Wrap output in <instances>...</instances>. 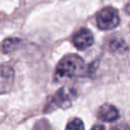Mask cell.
<instances>
[{
  "mask_svg": "<svg viewBox=\"0 0 130 130\" xmlns=\"http://www.w3.org/2000/svg\"><path fill=\"white\" fill-rule=\"evenodd\" d=\"M86 74V67L83 59L76 54L65 55L57 64L54 79L60 81L67 78L81 77Z\"/></svg>",
  "mask_w": 130,
  "mask_h": 130,
  "instance_id": "6da1fadb",
  "label": "cell"
},
{
  "mask_svg": "<svg viewBox=\"0 0 130 130\" xmlns=\"http://www.w3.org/2000/svg\"><path fill=\"white\" fill-rule=\"evenodd\" d=\"M76 96L77 92L73 87L63 86L48 99L44 108V113H52L58 109L65 110L71 107Z\"/></svg>",
  "mask_w": 130,
  "mask_h": 130,
  "instance_id": "7a4b0ae2",
  "label": "cell"
},
{
  "mask_svg": "<svg viewBox=\"0 0 130 130\" xmlns=\"http://www.w3.org/2000/svg\"><path fill=\"white\" fill-rule=\"evenodd\" d=\"M120 23L119 12L112 6L102 8L96 14V25L102 30H110L117 27Z\"/></svg>",
  "mask_w": 130,
  "mask_h": 130,
  "instance_id": "3957f363",
  "label": "cell"
},
{
  "mask_svg": "<svg viewBox=\"0 0 130 130\" xmlns=\"http://www.w3.org/2000/svg\"><path fill=\"white\" fill-rule=\"evenodd\" d=\"M15 80V72L11 66L0 65V94L9 92Z\"/></svg>",
  "mask_w": 130,
  "mask_h": 130,
  "instance_id": "277c9868",
  "label": "cell"
},
{
  "mask_svg": "<svg viewBox=\"0 0 130 130\" xmlns=\"http://www.w3.org/2000/svg\"><path fill=\"white\" fill-rule=\"evenodd\" d=\"M94 42L92 32L85 27L77 30L72 37V44L78 50H85L90 47Z\"/></svg>",
  "mask_w": 130,
  "mask_h": 130,
  "instance_id": "5b68a950",
  "label": "cell"
},
{
  "mask_svg": "<svg viewBox=\"0 0 130 130\" xmlns=\"http://www.w3.org/2000/svg\"><path fill=\"white\" fill-rule=\"evenodd\" d=\"M96 115L101 121L114 122L119 118V111L112 104H104L99 108Z\"/></svg>",
  "mask_w": 130,
  "mask_h": 130,
  "instance_id": "8992f818",
  "label": "cell"
},
{
  "mask_svg": "<svg viewBox=\"0 0 130 130\" xmlns=\"http://www.w3.org/2000/svg\"><path fill=\"white\" fill-rule=\"evenodd\" d=\"M22 45V40L15 37H9L4 39L0 44V52L2 54H10L16 51Z\"/></svg>",
  "mask_w": 130,
  "mask_h": 130,
  "instance_id": "52a82bcc",
  "label": "cell"
},
{
  "mask_svg": "<svg viewBox=\"0 0 130 130\" xmlns=\"http://www.w3.org/2000/svg\"><path fill=\"white\" fill-rule=\"evenodd\" d=\"M109 49L114 55H125L128 52V45L126 41L122 38H114L109 43Z\"/></svg>",
  "mask_w": 130,
  "mask_h": 130,
  "instance_id": "ba28073f",
  "label": "cell"
},
{
  "mask_svg": "<svg viewBox=\"0 0 130 130\" xmlns=\"http://www.w3.org/2000/svg\"><path fill=\"white\" fill-rule=\"evenodd\" d=\"M65 130H84V124L80 118H73L67 123Z\"/></svg>",
  "mask_w": 130,
  "mask_h": 130,
  "instance_id": "9c48e42d",
  "label": "cell"
},
{
  "mask_svg": "<svg viewBox=\"0 0 130 130\" xmlns=\"http://www.w3.org/2000/svg\"><path fill=\"white\" fill-rule=\"evenodd\" d=\"M110 130H130V125L126 123H119L112 126Z\"/></svg>",
  "mask_w": 130,
  "mask_h": 130,
  "instance_id": "30bf717a",
  "label": "cell"
},
{
  "mask_svg": "<svg viewBox=\"0 0 130 130\" xmlns=\"http://www.w3.org/2000/svg\"><path fill=\"white\" fill-rule=\"evenodd\" d=\"M90 130H106V129H105V127H104L103 125H101V124H95V125H93V126L91 127Z\"/></svg>",
  "mask_w": 130,
  "mask_h": 130,
  "instance_id": "8fae6325",
  "label": "cell"
}]
</instances>
